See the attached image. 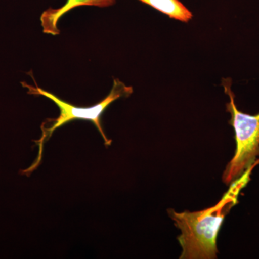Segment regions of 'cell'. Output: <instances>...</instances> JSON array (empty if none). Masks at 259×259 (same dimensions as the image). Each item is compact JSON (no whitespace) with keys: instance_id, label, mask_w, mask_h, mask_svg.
Wrapping results in <instances>:
<instances>
[{"instance_id":"obj_1","label":"cell","mask_w":259,"mask_h":259,"mask_svg":"<svg viewBox=\"0 0 259 259\" xmlns=\"http://www.w3.org/2000/svg\"><path fill=\"white\" fill-rule=\"evenodd\" d=\"M252 168L231 184L217 204L196 212H177L168 209L170 218L181 231L178 237L182 248L181 259L217 258V238L223 221L237 203L240 191L248 182Z\"/></svg>"},{"instance_id":"obj_5","label":"cell","mask_w":259,"mask_h":259,"mask_svg":"<svg viewBox=\"0 0 259 259\" xmlns=\"http://www.w3.org/2000/svg\"><path fill=\"white\" fill-rule=\"evenodd\" d=\"M151 7L168 18L175 19L182 23H188L193 14L180 0H139Z\"/></svg>"},{"instance_id":"obj_3","label":"cell","mask_w":259,"mask_h":259,"mask_svg":"<svg viewBox=\"0 0 259 259\" xmlns=\"http://www.w3.org/2000/svg\"><path fill=\"white\" fill-rule=\"evenodd\" d=\"M222 85L229 97L226 110L231 115L229 122L234 129L236 144L234 156L223 174V182L231 185L253 168L259 157V112L251 115L240 111L235 102L231 79H223Z\"/></svg>"},{"instance_id":"obj_4","label":"cell","mask_w":259,"mask_h":259,"mask_svg":"<svg viewBox=\"0 0 259 259\" xmlns=\"http://www.w3.org/2000/svg\"><path fill=\"white\" fill-rule=\"evenodd\" d=\"M116 0H66V3L59 8H49L40 15L42 32L49 35H59L60 30L58 28L59 20L68 12L81 6H93L97 8H109L115 5Z\"/></svg>"},{"instance_id":"obj_2","label":"cell","mask_w":259,"mask_h":259,"mask_svg":"<svg viewBox=\"0 0 259 259\" xmlns=\"http://www.w3.org/2000/svg\"><path fill=\"white\" fill-rule=\"evenodd\" d=\"M31 76L33 79L32 76ZM34 81H35V86H32V85L28 84L25 82L21 83L24 88L28 89L29 95H40V96L47 97L49 100H52L59 107L60 114L57 118L47 119L42 124L41 127H40L42 130V136L38 141H35V144L38 146L39 148L38 156H37L36 161L32 163L31 166L22 171V174L26 176H29L34 170H35V168L38 167L40 161H41L42 148H44V144L52 136L54 131L61 126L64 125L65 124L71 122L72 120L92 121L103 138L105 146H110L112 141L107 139L106 135L104 132L100 118L107 107L110 106L112 102L118 99L122 98V97H128L134 93V89L132 87L127 86L120 79H114L111 91L101 102L91 107H77L68 103L56 97L54 94L39 88L35 80Z\"/></svg>"}]
</instances>
